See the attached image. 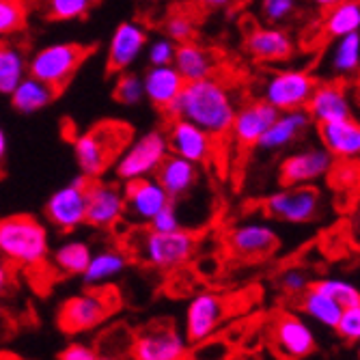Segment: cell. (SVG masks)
<instances>
[{
	"instance_id": "cell-1",
	"label": "cell",
	"mask_w": 360,
	"mask_h": 360,
	"mask_svg": "<svg viewBox=\"0 0 360 360\" xmlns=\"http://www.w3.org/2000/svg\"><path fill=\"white\" fill-rule=\"evenodd\" d=\"M236 110L238 100L233 89L216 76H207L186 82L177 100L165 115L169 119H188L214 139H224L229 136Z\"/></svg>"
},
{
	"instance_id": "cell-2",
	"label": "cell",
	"mask_w": 360,
	"mask_h": 360,
	"mask_svg": "<svg viewBox=\"0 0 360 360\" xmlns=\"http://www.w3.org/2000/svg\"><path fill=\"white\" fill-rule=\"evenodd\" d=\"M50 257L48 229L28 214L0 218V261L13 270L39 272Z\"/></svg>"
},
{
	"instance_id": "cell-3",
	"label": "cell",
	"mask_w": 360,
	"mask_h": 360,
	"mask_svg": "<svg viewBox=\"0 0 360 360\" xmlns=\"http://www.w3.org/2000/svg\"><path fill=\"white\" fill-rule=\"evenodd\" d=\"M132 127L123 121H100L86 132L74 139V158L80 169V175L89 179L104 177L108 169L115 167L121 151L132 141Z\"/></svg>"
},
{
	"instance_id": "cell-4",
	"label": "cell",
	"mask_w": 360,
	"mask_h": 360,
	"mask_svg": "<svg viewBox=\"0 0 360 360\" xmlns=\"http://www.w3.org/2000/svg\"><path fill=\"white\" fill-rule=\"evenodd\" d=\"M129 246L145 266L160 272H171L192 259L196 246H199V238L184 226L167 233L145 229V231L136 233V242H129Z\"/></svg>"
},
{
	"instance_id": "cell-5",
	"label": "cell",
	"mask_w": 360,
	"mask_h": 360,
	"mask_svg": "<svg viewBox=\"0 0 360 360\" xmlns=\"http://www.w3.org/2000/svg\"><path fill=\"white\" fill-rule=\"evenodd\" d=\"M119 304L121 300L110 285L89 287L86 291L68 298L60 304L56 323L63 333L82 335L95 330L97 326H102L119 309Z\"/></svg>"
},
{
	"instance_id": "cell-6",
	"label": "cell",
	"mask_w": 360,
	"mask_h": 360,
	"mask_svg": "<svg viewBox=\"0 0 360 360\" xmlns=\"http://www.w3.org/2000/svg\"><path fill=\"white\" fill-rule=\"evenodd\" d=\"M89 54L91 48L82 44H50L28 58L26 70L32 78L46 82L60 93L74 80Z\"/></svg>"
},
{
	"instance_id": "cell-7",
	"label": "cell",
	"mask_w": 360,
	"mask_h": 360,
	"mask_svg": "<svg viewBox=\"0 0 360 360\" xmlns=\"http://www.w3.org/2000/svg\"><path fill=\"white\" fill-rule=\"evenodd\" d=\"M169 155L167 132L149 129L143 136L132 139L115 162V175L119 181H129L139 177H151L162 160Z\"/></svg>"
},
{
	"instance_id": "cell-8",
	"label": "cell",
	"mask_w": 360,
	"mask_h": 360,
	"mask_svg": "<svg viewBox=\"0 0 360 360\" xmlns=\"http://www.w3.org/2000/svg\"><path fill=\"white\" fill-rule=\"evenodd\" d=\"M192 354L186 335H181L175 323L158 319L134 335L129 356L139 360H181Z\"/></svg>"
},
{
	"instance_id": "cell-9",
	"label": "cell",
	"mask_w": 360,
	"mask_h": 360,
	"mask_svg": "<svg viewBox=\"0 0 360 360\" xmlns=\"http://www.w3.org/2000/svg\"><path fill=\"white\" fill-rule=\"evenodd\" d=\"M264 210L270 218L289 222V224H304L317 218L321 210V190L313 184L300 186H283L278 192L270 194Z\"/></svg>"
},
{
	"instance_id": "cell-10",
	"label": "cell",
	"mask_w": 360,
	"mask_h": 360,
	"mask_svg": "<svg viewBox=\"0 0 360 360\" xmlns=\"http://www.w3.org/2000/svg\"><path fill=\"white\" fill-rule=\"evenodd\" d=\"M315 84L317 78L307 70H276L266 78L264 89H261V100L272 104L278 112L298 110L307 106Z\"/></svg>"
},
{
	"instance_id": "cell-11",
	"label": "cell",
	"mask_w": 360,
	"mask_h": 360,
	"mask_svg": "<svg viewBox=\"0 0 360 360\" xmlns=\"http://www.w3.org/2000/svg\"><path fill=\"white\" fill-rule=\"evenodd\" d=\"M86 181L89 177L80 175L68 186L52 192L44 214L56 231L74 233L76 229L86 224Z\"/></svg>"
},
{
	"instance_id": "cell-12",
	"label": "cell",
	"mask_w": 360,
	"mask_h": 360,
	"mask_svg": "<svg viewBox=\"0 0 360 360\" xmlns=\"http://www.w3.org/2000/svg\"><path fill=\"white\" fill-rule=\"evenodd\" d=\"M229 317V300L216 291L194 296L186 311V339L190 345H201L216 337Z\"/></svg>"
},
{
	"instance_id": "cell-13",
	"label": "cell",
	"mask_w": 360,
	"mask_h": 360,
	"mask_svg": "<svg viewBox=\"0 0 360 360\" xmlns=\"http://www.w3.org/2000/svg\"><path fill=\"white\" fill-rule=\"evenodd\" d=\"M268 341L274 354L283 358H307L315 354L317 339L311 330V326L293 313H278L270 323Z\"/></svg>"
},
{
	"instance_id": "cell-14",
	"label": "cell",
	"mask_w": 360,
	"mask_h": 360,
	"mask_svg": "<svg viewBox=\"0 0 360 360\" xmlns=\"http://www.w3.org/2000/svg\"><path fill=\"white\" fill-rule=\"evenodd\" d=\"M337 160L323 147H309L289 153L278 167V179L283 186L317 184L328 177Z\"/></svg>"
},
{
	"instance_id": "cell-15",
	"label": "cell",
	"mask_w": 360,
	"mask_h": 360,
	"mask_svg": "<svg viewBox=\"0 0 360 360\" xmlns=\"http://www.w3.org/2000/svg\"><path fill=\"white\" fill-rule=\"evenodd\" d=\"M125 216L123 188L102 177L86 181V224L95 229H112Z\"/></svg>"
},
{
	"instance_id": "cell-16",
	"label": "cell",
	"mask_w": 360,
	"mask_h": 360,
	"mask_svg": "<svg viewBox=\"0 0 360 360\" xmlns=\"http://www.w3.org/2000/svg\"><path fill=\"white\" fill-rule=\"evenodd\" d=\"M216 141L212 134L199 125H194L188 119L175 117L171 119V125L167 129V145L169 153H175L179 158H186L196 165H207L216 155Z\"/></svg>"
},
{
	"instance_id": "cell-17",
	"label": "cell",
	"mask_w": 360,
	"mask_h": 360,
	"mask_svg": "<svg viewBox=\"0 0 360 360\" xmlns=\"http://www.w3.org/2000/svg\"><path fill=\"white\" fill-rule=\"evenodd\" d=\"M304 108L311 121L317 125L354 117V102L349 97L347 80L333 78L328 82H317Z\"/></svg>"
},
{
	"instance_id": "cell-18",
	"label": "cell",
	"mask_w": 360,
	"mask_h": 360,
	"mask_svg": "<svg viewBox=\"0 0 360 360\" xmlns=\"http://www.w3.org/2000/svg\"><path fill=\"white\" fill-rule=\"evenodd\" d=\"M226 246L229 252L238 259L259 261L270 257L281 246V238L266 222H244L229 231Z\"/></svg>"
},
{
	"instance_id": "cell-19",
	"label": "cell",
	"mask_w": 360,
	"mask_h": 360,
	"mask_svg": "<svg viewBox=\"0 0 360 360\" xmlns=\"http://www.w3.org/2000/svg\"><path fill=\"white\" fill-rule=\"evenodd\" d=\"M123 196H125V216L136 222L147 224L162 207L171 203L169 194L158 184V179L151 177H139L123 181Z\"/></svg>"
},
{
	"instance_id": "cell-20",
	"label": "cell",
	"mask_w": 360,
	"mask_h": 360,
	"mask_svg": "<svg viewBox=\"0 0 360 360\" xmlns=\"http://www.w3.org/2000/svg\"><path fill=\"white\" fill-rule=\"evenodd\" d=\"M147 41L149 32L145 26H141L139 22H121L110 37L106 68L115 74L129 70L145 52Z\"/></svg>"
},
{
	"instance_id": "cell-21",
	"label": "cell",
	"mask_w": 360,
	"mask_h": 360,
	"mask_svg": "<svg viewBox=\"0 0 360 360\" xmlns=\"http://www.w3.org/2000/svg\"><path fill=\"white\" fill-rule=\"evenodd\" d=\"M276 115H278V110L272 104H268L266 100L246 102L244 106H238L229 134L233 136V141L240 147L250 149L257 145V141L268 129V125L276 119Z\"/></svg>"
},
{
	"instance_id": "cell-22",
	"label": "cell",
	"mask_w": 360,
	"mask_h": 360,
	"mask_svg": "<svg viewBox=\"0 0 360 360\" xmlns=\"http://www.w3.org/2000/svg\"><path fill=\"white\" fill-rule=\"evenodd\" d=\"M293 39L278 26H255L246 35V52L257 63H285L293 56Z\"/></svg>"
},
{
	"instance_id": "cell-23",
	"label": "cell",
	"mask_w": 360,
	"mask_h": 360,
	"mask_svg": "<svg viewBox=\"0 0 360 360\" xmlns=\"http://www.w3.org/2000/svg\"><path fill=\"white\" fill-rule=\"evenodd\" d=\"M153 177L165 188L171 201H179L184 196H188L196 188V184L201 181V165L190 162L186 158H179L175 153H169L162 160V165L158 167Z\"/></svg>"
},
{
	"instance_id": "cell-24",
	"label": "cell",
	"mask_w": 360,
	"mask_h": 360,
	"mask_svg": "<svg viewBox=\"0 0 360 360\" xmlns=\"http://www.w3.org/2000/svg\"><path fill=\"white\" fill-rule=\"evenodd\" d=\"M313 121H311L307 108L283 110L268 125V129L261 134V139L257 141L255 147L261 149V151H270V153L283 151V149H287V147H291L293 143H296L307 132V127Z\"/></svg>"
},
{
	"instance_id": "cell-25",
	"label": "cell",
	"mask_w": 360,
	"mask_h": 360,
	"mask_svg": "<svg viewBox=\"0 0 360 360\" xmlns=\"http://www.w3.org/2000/svg\"><path fill=\"white\" fill-rule=\"evenodd\" d=\"M186 80L175 70V65H149L147 74L143 76V89H145V100L162 112H167L177 95L181 93Z\"/></svg>"
},
{
	"instance_id": "cell-26",
	"label": "cell",
	"mask_w": 360,
	"mask_h": 360,
	"mask_svg": "<svg viewBox=\"0 0 360 360\" xmlns=\"http://www.w3.org/2000/svg\"><path fill=\"white\" fill-rule=\"evenodd\" d=\"M319 141L335 160L356 162L360 153V125L354 117L319 123Z\"/></svg>"
},
{
	"instance_id": "cell-27",
	"label": "cell",
	"mask_w": 360,
	"mask_h": 360,
	"mask_svg": "<svg viewBox=\"0 0 360 360\" xmlns=\"http://www.w3.org/2000/svg\"><path fill=\"white\" fill-rule=\"evenodd\" d=\"M175 70L181 74L186 82L190 80H201L207 76H216L218 70V54L201 44L192 39L177 44L175 58H173Z\"/></svg>"
},
{
	"instance_id": "cell-28",
	"label": "cell",
	"mask_w": 360,
	"mask_h": 360,
	"mask_svg": "<svg viewBox=\"0 0 360 360\" xmlns=\"http://www.w3.org/2000/svg\"><path fill=\"white\" fill-rule=\"evenodd\" d=\"M56 95L58 93L52 86H48L46 82H41L37 78H32L30 74H26L15 84V89L9 93L11 106L22 115H35V112L48 108L54 102Z\"/></svg>"
},
{
	"instance_id": "cell-29",
	"label": "cell",
	"mask_w": 360,
	"mask_h": 360,
	"mask_svg": "<svg viewBox=\"0 0 360 360\" xmlns=\"http://www.w3.org/2000/svg\"><path fill=\"white\" fill-rule=\"evenodd\" d=\"M127 268V255H123L117 248H106L91 255L84 272L80 274L84 278L86 287H102L110 285L117 276H121Z\"/></svg>"
},
{
	"instance_id": "cell-30",
	"label": "cell",
	"mask_w": 360,
	"mask_h": 360,
	"mask_svg": "<svg viewBox=\"0 0 360 360\" xmlns=\"http://www.w3.org/2000/svg\"><path fill=\"white\" fill-rule=\"evenodd\" d=\"M319 28L321 35L330 41L347 35V32H356L360 28V3L358 0H341V3L323 9Z\"/></svg>"
},
{
	"instance_id": "cell-31",
	"label": "cell",
	"mask_w": 360,
	"mask_h": 360,
	"mask_svg": "<svg viewBox=\"0 0 360 360\" xmlns=\"http://www.w3.org/2000/svg\"><path fill=\"white\" fill-rule=\"evenodd\" d=\"M333 50L328 54V68L333 72V78L349 80L358 74L360 68V35L347 32V35L333 39Z\"/></svg>"
},
{
	"instance_id": "cell-32",
	"label": "cell",
	"mask_w": 360,
	"mask_h": 360,
	"mask_svg": "<svg viewBox=\"0 0 360 360\" xmlns=\"http://www.w3.org/2000/svg\"><path fill=\"white\" fill-rule=\"evenodd\" d=\"M24 50L0 39V95H9L15 84L28 74Z\"/></svg>"
},
{
	"instance_id": "cell-33",
	"label": "cell",
	"mask_w": 360,
	"mask_h": 360,
	"mask_svg": "<svg viewBox=\"0 0 360 360\" xmlns=\"http://www.w3.org/2000/svg\"><path fill=\"white\" fill-rule=\"evenodd\" d=\"M298 298H300V309L311 319H315L317 323L326 326V328H335V323H337V319H339V315L343 311V307L337 300H333L330 296H326V293L317 291L311 285H309V289L302 293V296H298Z\"/></svg>"
},
{
	"instance_id": "cell-34",
	"label": "cell",
	"mask_w": 360,
	"mask_h": 360,
	"mask_svg": "<svg viewBox=\"0 0 360 360\" xmlns=\"http://www.w3.org/2000/svg\"><path fill=\"white\" fill-rule=\"evenodd\" d=\"M91 248L86 242L82 240H74V242H68L63 244L60 248H56L52 252V268L65 276H74V274H82L89 259H91Z\"/></svg>"
},
{
	"instance_id": "cell-35",
	"label": "cell",
	"mask_w": 360,
	"mask_h": 360,
	"mask_svg": "<svg viewBox=\"0 0 360 360\" xmlns=\"http://www.w3.org/2000/svg\"><path fill=\"white\" fill-rule=\"evenodd\" d=\"M26 0H0V39L18 35L26 28Z\"/></svg>"
},
{
	"instance_id": "cell-36",
	"label": "cell",
	"mask_w": 360,
	"mask_h": 360,
	"mask_svg": "<svg viewBox=\"0 0 360 360\" xmlns=\"http://www.w3.org/2000/svg\"><path fill=\"white\" fill-rule=\"evenodd\" d=\"M100 0H46L48 18L54 22H72L82 20Z\"/></svg>"
},
{
	"instance_id": "cell-37",
	"label": "cell",
	"mask_w": 360,
	"mask_h": 360,
	"mask_svg": "<svg viewBox=\"0 0 360 360\" xmlns=\"http://www.w3.org/2000/svg\"><path fill=\"white\" fill-rule=\"evenodd\" d=\"M115 100L123 106H139L145 100V89H143V78L134 72H119L117 82H115Z\"/></svg>"
},
{
	"instance_id": "cell-38",
	"label": "cell",
	"mask_w": 360,
	"mask_h": 360,
	"mask_svg": "<svg viewBox=\"0 0 360 360\" xmlns=\"http://www.w3.org/2000/svg\"><path fill=\"white\" fill-rule=\"evenodd\" d=\"M311 287H315L317 291L330 296L333 300H337L341 307H352V304H360V293L356 289V285H352L349 281H341V278H321V281H311Z\"/></svg>"
},
{
	"instance_id": "cell-39",
	"label": "cell",
	"mask_w": 360,
	"mask_h": 360,
	"mask_svg": "<svg viewBox=\"0 0 360 360\" xmlns=\"http://www.w3.org/2000/svg\"><path fill=\"white\" fill-rule=\"evenodd\" d=\"M335 330L349 345H356L360 341V304L343 307V311L335 323Z\"/></svg>"
},
{
	"instance_id": "cell-40",
	"label": "cell",
	"mask_w": 360,
	"mask_h": 360,
	"mask_svg": "<svg viewBox=\"0 0 360 360\" xmlns=\"http://www.w3.org/2000/svg\"><path fill=\"white\" fill-rule=\"evenodd\" d=\"M261 15L272 26L289 22L298 11V0H261Z\"/></svg>"
},
{
	"instance_id": "cell-41",
	"label": "cell",
	"mask_w": 360,
	"mask_h": 360,
	"mask_svg": "<svg viewBox=\"0 0 360 360\" xmlns=\"http://www.w3.org/2000/svg\"><path fill=\"white\" fill-rule=\"evenodd\" d=\"M196 32V22L192 20V15L184 13V11H177V13H171L165 22V35L171 37L173 41L181 44V41H188L194 37Z\"/></svg>"
},
{
	"instance_id": "cell-42",
	"label": "cell",
	"mask_w": 360,
	"mask_h": 360,
	"mask_svg": "<svg viewBox=\"0 0 360 360\" xmlns=\"http://www.w3.org/2000/svg\"><path fill=\"white\" fill-rule=\"evenodd\" d=\"M175 50H177V41H173L167 35L153 39L151 44L147 41V46H145L149 65H171L175 58Z\"/></svg>"
},
{
	"instance_id": "cell-43",
	"label": "cell",
	"mask_w": 360,
	"mask_h": 360,
	"mask_svg": "<svg viewBox=\"0 0 360 360\" xmlns=\"http://www.w3.org/2000/svg\"><path fill=\"white\" fill-rule=\"evenodd\" d=\"M149 229H153V231H177V229H181V218H179V212L175 207V201L167 203L165 207H162L149 222H147Z\"/></svg>"
},
{
	"instance_id": "cell-44",
	"label": "cell",
	"mask_w": 360,
	"mask_h": 360,
	"mask_svg": "<svg viewBox=\"0 0 360 360\" xmlns=\"http://www.w3.org/2000/svg\"><path fill=\"white\" fill-rule=\"evenodd\" d=\"M309 285H311L309 276L298 268L281 274V289L287 293V296H302V293L309 289Z\"/></svg>"
},
{
	"instance_id": "cell-45",
	"label": "cell",
	"mask_w": 360,
	"mask_h": 360,
	"mask_svg": "<svg viewBox=\"0 0 360 360\" xmlns=\"http://www.w3.org/2000/svg\"><path fill=\"white\" fill-rule=\"evenodd\" d=\"M58 358L63 360H93V358H100L95 352L93 345L86 343H70L63 352H58Z\"/></svg>"
},
{
	"instance_id": "cell-46",
	"label": "cell",
	"mask_w": 360,
	"mask_h": 360,
	"mask_svg": "<svg viewBox=\"0 0 360 360\" xmlns=\"http://www.w3.org/2000/svg\"><path fill=\"white\" fill-rule=\"evenodd\" d=\"M13 268L7 266L5 261H0V298L7 296L9 289L13 287Z\"/></svg>"
},
{
	"instance_id": "cell-47",
	"label": "cell",
	"mask_w": 360,
	"mask_h": 360,
	"mask_svg": "<svg viewBox=\"0 0 360 360\" xmlns=\"http://www.w3.org/2000/svg\"><path fill=\"white\" fill-rule=\"evenodd\" d=\"M233 0H196V7H199L201 11H220V9H226L229 5H231Z\"/></svg>"
},
{
	"instance_id": "cell-48",
	"label": "cell",
	"mask_w": 360,
	"mask_h": 360,
	"mask_svg": "<svg viewBox=\"0 0 360 360\" xmlns=\"http://www.w3.org/2000/svg\"><path fill=\"white\" fill-rule=\"evenodd\" d=\"M7 147H9V143H7V134L0 129V165L5 162V158H7Z\"/></svg>"
},
{
	"instance_id": "cell-49",
	"label": "cell",
	"mask_w": 360,
	"mask_h": 360,
	"mask_svg": "<svg viewBox=\"0 0 360 360\" xmlns=\"http://www.w3.org/2000/svg\"><path fill=\"white\" fill-rule=\"evenodd\" d=\"M311 5H315L317 9H328V7H333V5H337V3H341V0H309Z\"/></svg>"
},
{
	"instance_id": "cell-50",
	"label": "cell",
	"mask_w": 360,
	"mask_h": 360,
	"mask_svg": "<svg viewBox=\"0 0 360 360\" xmlns=\"http://www.w3.org/2000/svg\"><path fill=\"white\" fill-rule=\"evenodd\" d=\"M3 319H5V311H3V309H0V321H3Z\"/></svg>"
}]
</instances>
